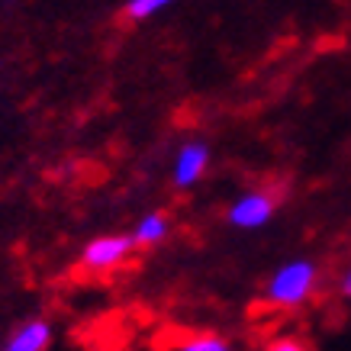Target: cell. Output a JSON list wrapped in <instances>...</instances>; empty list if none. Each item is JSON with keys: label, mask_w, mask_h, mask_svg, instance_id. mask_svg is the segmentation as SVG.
Masks as SVG:
<instances>
[{"label": "cell", "mask_w": 351, "mask_h": 351, "mask_svg": "<svg viewBox=\"0 0 351 351\" xmlns=\"http://www.w3.org/2000/svg\"><path fill=\"white\" fill-rule=\"evenodd\" d=\"M178 351H232V345L219 335H197V339L184 341Z\"/></svg>", "instance_id": "obj_7"}, {"label": "cell", "mask_w": 351, "mask_h": 351, "mask_svg": "<svg viewBox=\"0 0 351 351\" xmlns=\"http://www.w3.org/2000/svg\"><path fill=\"white\" fill-rule=\"evenodd\" d=\"M168 3H174V0H129L126 13L132 16V20H145V16H152V13L165 10Z\"/></svg>", "instance_id": "obj_8"}, {"label": "cell", "mask_w": 351, "mask_h": 351, "mask_svg": "<svg viewBox=\"0 0 351 351\" xmlns=\"http://www.w3.org/2000/svg\"><path fill=\"white\" fill-rule=\"evenodd\" d=\"M210 165V149L203 142H187L181 152H178V161H174V184L178 187H191V184L200 181V174Z\"/></svg>", "instance_id": "obj_4"}, {"label": "cell", "mask_w": 351, "mask_h": 351, "mask_svg": "<svg viewBox=\"0 0 351 351\" xmlns=\"http://www.w3.org/2000/svg\"><path fill=\"white\" fill-rule=\"evenodd\" d=\"M319 280V267L313 265L309 258H293L284 267H277L274 277L267 280V303H274L280 309L303 306Z\"/></svg>", "instance_id": "obj_1"}, {"label": "cell", "mask_w": 351, "mask_h": 351, "mask_svg": "<svg viewBox=\"0 0 351 351\" xmlns=\"http://www.w3.org/2000/svg\"><path fill=\"white\" fill-rule=\"evenodd\" d=\"M168 216L165 213H152V216H145L142 223L136 226V232H132V239H136V245H155V242H161L165 235H168Z\"/></svg>", "instance_id": "obj_6"}, {"label": "cell", "mask_w": 351, "mask_h": 351, "mask_svg": "<svg viewBox=\"0 0 351 351\" xmlns=\"http://www.w3.org/2000/svg\"><path fill=\"white\" fill-rule=\"evenodd\" d=\"M341 293H345V297L351 300V271L345 277H341Z\"/></svg>", "instance_id": "obj_10"}, {"label": "cell", "mask_w": 351, "mask_h": 351, "mask_svg": "<svg viewBox=\"0 0 351 351\" xmlns=\"http://www.w3.org/2000/svg\"><path fill=\"white\" fill-rule=\"evenodd\" d=\"M277 210V197L271 191H252L239 197V200L229 206V223L235 229H258L265 226Z\"/></svg>", "instance_id": "obj_2"}, {"label": "cell", "mask_w": 351, "mask_h": 351, "mask_svg": "<svg viewBox=\"0 0 351 351\" xmlns=\"http://www.w3.org/2000/svg\"><path fill=\"white\" fill-rule=\"evenodd\" d=\"M132 245H136L132 235H104V239H94V242L87 245L81 261L90 271H107V267H117L119 261H126Z\"/></svg>", "instance_id": "obj_3"}, {"label": "cell", "mask_w": 351, "mask_h": 351, "mask_svg": "<svg viewBox=\"0 0 351 351\" xmlns=\"http://www.w3.org/2000/svg\"><path fill=\"white\" fill-rule=\"evenodd\" d=\"M49 341H52V329H49V322L43 319H32L26 322L10 341H7V348L3 351H45L49 348Z\"/></svg>", "instance_id": "obj_5"}, {"label": "cell", "mask_w": 351, "mask_h": 351, "mask_svg": "<svg viewBox=\"0 0 351 351\" xmlns=\"http://www.w3.org/2000/svg\"><path fill=\"white\" fill-rule=\"evenodd\" d=\"M267 351H306V345L297 339H277L267 345Z\"/></svg>", "instance_id": "obj_9"}]
</instances>
